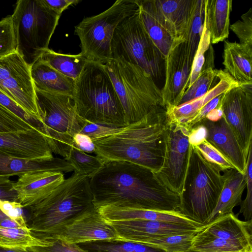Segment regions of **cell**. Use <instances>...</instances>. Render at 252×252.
Masks as SVG:
<instances>
[{"mask_svg":"<svg viewBox=\"0 0 252 252\" xmlns=\"http://www.w3.org/2000/svg\"><path fill=\"white\" fill-rule=\"evenodd\" d=\"M0 151L26 160L52 158L53 153L43 133L36 128L0 133Z\"/></svg>","mask_w":252,"mask_h":252,"instance_id":"cell-16","label":"cell"},{"mask_svg":"<svg viewBox=\"0 0 252 252\" xmlns=\"http://www.w3.org/2000/svg\"><path fill=\"white\" fill-rule=\"evenodd\" d=\"M96 209L111 206L158 211H179L180 195L169 189L155 173L125 161H111L90 178Z\"/></svg>","mask_w":252,"mask_h":252,"instance_id":"cell-1","label":"cell"},{"mask_svg":"<svg viewBox=\"0 0 252 252\" xmlns=\"http://www.w3.org/2000/svg\"><path fill=\"white\" fill-rule=\"evenodd\" d=\"M224 72V70L212 67L203 69L193 84L185 91L177 106L205 94L218 84Z\"/></svg>","mask_w":252,"mask_h":252,"instance_id":"cell-34","label":"cell"},{"mask_svg":"<svg viewBox=\"0 0 252 252\" xmlns=\"http://www.w3.org/2000/svg\"><path fill=\"white\" fill-rule=\"evenodd\" d=\"M73 146L89 154L95 153V145L92 139L81 133L74 135Z\"/></svg>","mask_w":252,"mask_h":252,"instance_id":"cell-50","label":"cell"},{"mask_svg":"<svg viewBox=\"0 0 252 252\" xmlns=\"http://www.w3.org/2000/svg\"><path fill=\"white\" fill-rule=\"evenodd\" d=\"M252 220H240L232 212L204 225L195 236L218 238L250 247H252Z\"/></svg>","mask_w":252,"mask_h":252,"instance_id":"cell-21","label":"cell"},{"mask_svg":"<svg viewBox=\"0 0 252 252\" xmlns=\"http://www.w3.org/2000/svg\"><path fill=\"white\" fill-rule=\"evenodd\" d=\"M0 104L8 110L43 133V126L41 122L30 115L19 105L0 90Z\"/></svg>","mask_w":252,"mask_h":252,"instance_id":"cell-45","label":"cell"},{"mask_svg":"<svg viewBox=\"0 0 252 252\" xmlns=\"http://www.w3.org/2000/svg\"><path fill=\"white\" fill-rule=\"evenodd\" d=\"M49 244L46 246H33L28 249L32 252H88L78 244L69 243L62 239L49 237Z\"/></svg>","mask_w":252,"mask_h":252,"instance_id":"cell-44","label":"cell"},{"mask_svg":"<svg viewBox=\"0 0 252 252\" xmlns=\"http://www.w3.org/2000/svg\"><path fill=\"white\" fill-rule=\"evenodd\" d=\"M224 181V174L208 162L191 144L187 172L180 194L179 212L205 225L214 209Z\"/></svg>","mask_w":252,"mask_h":252,"instance_id":"cell-6","label":"cell"},{"mask_svg":"<svg viewBox=\"0 0 252 252\" xmlns=\"http://www.w3.org/2000/svg\"><path fill=\"white\" fill-rule=\"evenodd\" d=\"M11 15L0 21V58L17 51Z\"/></svg>","mask_w":252,"mask_h":252,"instance_id":"cell-40","label":"cell"},{"mask_svg":"<svg viewBox=\"0 0 252 252\" xmlns=\"http://www.w3.org/2000/svg\"><path fill=\"white\" fill-rule=\"evenodd\" d=\"M209 163L220 169L221 172L235 169L233 165L216 148L204 137L190 142Z\"/></svg>","mask_w":252,"mask_h":252,"instance_id":"cell-39","label":"cell"},{"mask_svg":"<svg viewBox=\"0 0 252 252\" xmlns=\"http://www.w3.org/2000/svg\"><path fill=\"white\" fill-rule=\"evenodd\" d=\"M43 3L58 15H61L62 12L70 5L76 4L79 0H41Z\"/></svg>","mask_w":252,"mask_h":252,"instance_id":"cell-51","label":"cell"},{"mask_svg":"<svg viewBox=\"0 0 252 252\" xmlns=\"http://www.w3.org/2000/svg\"><path fill=\"white\" fill-rule=\"evenodd\" d=\"M0 90L42 124L31 66L17 51L0 58Z\"/></svg>","mask_w":252,"mask_h":252,"instance_id":"cell-11","label":"cell"},{"mask_svg":"<svg viewBox=\"0 0 252 252\" xmlns=\"http://www.w3.org/2000/svg\"><path fill=\"white\" fill-rule=\"evenodd\" d=\"M223 64L239 84L252 83V48L235 42L224 40Z\"/></svg>","mask_w":252,"mask_h":252,"instance_id":"cell-26","label":"cell"},{"mask_svg":"<svg viewBox=\"0 0 252 252\" xmlns=\"http://www.w3.org/2000/svg\"><path fill=\"white\" fill-rule=\"evenodd\" d=\"M23 208L18 202L0 199V209L22 228L30 229L24 215Z\"/></svg>","mask_w":252,"mask_h":252,"instance_id":"cell-47","label":"cell"},{"mask_svg":"<svg viewBox=\"0 0 252 252\" xmlns=\"http://www.w3.org/2000/svg\"><path fill=\"white\" fill-rule=\"evenodd\" d=\"M64 179L63 173L33 171L19 176L13 187L18 202L23 208H29L47 196Z\"/></svg>","mask_w":252,"mask_h":252,"instance_id":"cell-20","label":"cell"},{"mask_svg":"<svg viewBox=\"0 0 252 252\" xmlns=\"http://www.w3.org/2000/svg\"><path fill=\"white\" fill-rule=\"evenodd\" d=\"M231 0H205V17L211 43L224 41L229 35Z\"/></svg>","mask_w":252,"mask_h":252,"instance_id":"cell-28","label":"cell"},{"mask_svg":"<svg viewBox=\"0 0 252 252\" xmlns=\"http://www.w3.org/2000/svg\"><path fill=\"white\" fill-rule=\"evenodd\" d=\"M35 93L43 134L52 153L65 158L83 119L77 112L72 96L36 90Z\"/></svg>","mask_w":252,"mask_h":252,"instance_id":"cell-8","label":"cell"},{"mask_svg":"<svg viewBox=\"0 0 252 252\" xmlns=\"http://www.w3.org/2000/svg\"><path fill=\"white\" fill-rule=\"evenodd\" d=\"M241 19L230 28L239 39V43L252 48V8L243 14Z\"/></svg>","mask_w":252,"mask_h":252,"instance_id":"cell-42","label":"cell"},{"mask_svg":"<svg viewBox=\"0 0 252 252\" xmlns=\"http://www.w3.org/2000/svg\"><path fill=\"white\" fill-rule=\"evenodd\" d=\"M121 127L92 123L83 119L80 133L88 135L94 141L115 133Z\"/></svg>","mask_w":252,"mask_h":252,"instance_id":"cell-46","label":"cell"},{"mask_svg":"<svg viewBox=\"0 0 252 252\" xmlns=\"http://www.w3.org/2000/svg\"><path fill=\"white\" fill-rule=\"evenodd\" d=\"M198 126L203 129L206 140L220 151L235 169L244 173L248 157L223 116L206 118Z\"/></svg>","mask_w":252,"mask_h":252,"instance_id":"cell-18","label":"cell"},{"mask_svg":"<svg viewBox=\"0 0 252 252\" xmlns=\"http://www.w3.org/2000/svg\"><path fill=\"white\" fill-rule=\"evenodd\" d=\"M102 64L121 102L126 126L163 106L161 90L140 67L121 59H111Z\"/></svg>","mask_w":252,"mask_h":252,"instance_id":"cell-5","label":"cell"},{"mask_svg":"<svg viewBox=\"0 0 252 252\" xmlns=\"http://www.w3.org/2000/svg\"><path fill=\"white\" fill-rule=\"evenodd\" d=\"M72 96L83 119L118 127L126 126L121 102L102 64L88 62L75 81Z\"/></svg>","mask_w":252,"mask_h":252,"instance_id":"cell-4","label":"cell"},{"mask_svg":"<svg viewBox=\"0 0 252 252\" xmlns=\"http://www.w3.org/2000/svg\"><path fill=\"white\" fill-rule=\"evenodd\" d=\"M141 21L150 38L165 59L178 39L176 32L165 19L155 0H135Z\"/></svg>","mask_w":252,"mask_h":252,"instance_id":"cell-19","label":"cell"},{"mask_svg":"<svg viewBox=\"0 0 252 252\" xmlns=\"http://www.w3.org/2000/svg\"><path fill=\"white\" fill-rule=\"evenodd\" d=\"M214 55L213 49L211 45L210 32L204 17L203 30L193 58L187 89L193 84L203 69L208 67L214 68Z\"/></svg>","mask_w":252,"mask_h":252,"instance_id":"cell-33","label":"cell"},{"mask_svg":"<svg viewBox=\"0 0 252 252\" xmlns=\"http://www.w3.org/2000/svg\"><path fill=\"white\" fill-rule=\"evenodd\" d=\"M61 15L41 0H18L11 15L17 52L31 66L48 49Z\"/></svg>","mask_w":252,"mask_h":252,"instance_id":"cell-7","label":"cell"},{"mask_svg":"<svg viewBox=\"0 0 252 252\" xmlns=\"http://www.w3.org/2000/svg\"><path fill=\"white\" fill-rule=\"evenodd\" d=\"M223 94L224 93L215 97L210 100L198 112L192 119L183 126L187 127L189 130L191 131L195 128L203 120L207 118L209 115L215 111L220 109L221 108V102Z\"/></svg>","mask_w":252,"mask_h":252,"instance_id":"cell-48","label":"cell"},{"mask_svg":"<svg viewBox=\"0 0 252 252\" xmlns=\"http://www.w3.org/2000/svg\"><path fill=\"white\" fill-rule=\"evenodd\" d=\"M193 60L184 41L176 42L165 57V81L161 92L166 109L177 106L187 90Z\"/></svg>","mask_w":252,"mask_h":252,"instance_id":"cell-14","label":"cell"},{"mask_svg":"<svg viewBox=\"0 0 252 252\" xmlns=\"http://www.w3.org/2000/svg\"><path fill=\"white\" fill-rule=\"evenodd\" d=\"M111 51L112 59H121L136 65L153 79L161 75L164 59L146 31L139 8L117 27Z\"/></svg>","mask_w":252,"mask_h":252,"instance_id":"cell-9","label":"cell"},{"mask_svg":"<svg viewBox=\"0 0 252 252\" xmlns=\"http://www.w3.org/2000/svg\"><path fill=\"white\" fill-rule=\"evenodd\" d=\"M185 252H202V251L194 250L190 249ZM240 252H252V248L246 249L245 251Z\"/></svg>","mask_w":252,"mask_h":252,"instance_id":"cell-54","label":"cell"},{"mask_svg":"<svg viewBox=\"0 0 252 252\" xmlns=\"http://www.w3.org/2000/svg\"><path fill=\"white\" fill-rule=\"evenodd\" d=\"M204 11L205 0H196L184 38L187 48L193 58L197 50L203 30Z\"/></svg>","mask_w":252,"mask_h":252,"instance_id":"cell-35","label":"cell"},{"mask_svg":"<svg viewBox=\"0 0 252 252\" xmlns=\"http://www.w3.org/2000/svg\"><path fill=\"white\" fill-rule=\"evenodd\" d=\"M51 237L76 244L97 241L122 240L113 226L96 209L75 219Z\"/></svg>","mask_w":252,"mask_h":252,"instance_id":"cell-15","label":"cell"},{"mask_svg":"<svg viewBox=\"0 0 252 252\" xmlns=\"http://www.w3.org/2000/svg\"><path fill=\"white\" fill-rule=\"evenodd\" d=\"M222 115L248 157L252 145V83L239 84L224 93Z\"/></svg>","mask_w":252,"mask_h":252,"instance_id":"cell-13","label":"cell"},{"mask_svg":"<svg viewBox=\"0 0 252 252\" xmlns=\"http://www.w3.org/2000/svg\"><path fill=\"white\" fill-rule=\"evenodd\" d=\"M78 245L88 252H166L162 249L124 240L97 241Z\"/></svg>","mask_w":252,"mask_h":252,"instance_id":"cell-32","label":"cell"},{"mask_svg":"<svg viewBox=\"0 0 252 252\" xmlns=\"http://www.w3.org/2000/svg\"><path fill=\"white\" fill-rule=\"evenodd\" d=\"M73 167L74 171L90 178L96 173L104 163L97 156H92L72 146L64 158Z\"/></svg>","mask_w":252,"mask_h":252,"instance_id":"cell-36","label":"cell"},{"mask_svg":"<svg viewBox=\"0 0 252 252\" xmlns=\"http://www.w3.org/2000/svg\"><path fill=\"white\" fill-rule=\"evenodd\" d=\"M14 182L10 177L0 176V200L18 202L17 192L13 187Z\"/></svg>","mask_w":252,"mask_h":252,"instance_id":"cell-49","label":"cell"},{"mask_svg":"<svg viewBox=\"0 0 252 252\" xmlns=\"http://www.w3.org/2000/svg\"><path fill=\"white\" fill-rule=\"evenodd\" d=\"M107 221L113 226L122 240L137 243L152 237L195 234L203 227L139 220Z\"/></svg>","mask_w":252,"mask_h":252,"instance_id":"cell-17","label":"cell"},{"mask_svg":"<svg viewBox=\"0 0 252 252\" xmlns=\"http://www.w3.org/2000/svg\"><path fill=\"white\" fill-rule=\"evenodd\" d=\"M33 171H51L63 174L74 171L64 158L53 157L46 160H26L14 158L0 151V176H20Z\"/></svg>","mask_w":252,"mask_h":252,"instance_id":"cell-23","label":"cell"},{"mask_svg":"<svg viewBox=\"0 0 252 252\" xmlns=\"http://www.w3.org/2000/svg\"><path fill=\"white\" fill-rule=\"evenodd\" d=\"M191 133L184 126L169 122L163 161L155 172L171 191L180 195L187 172Z\"/></svg>","mask_w":252,"mask_h":252,"instance_id":"cell-12","label":"cell"},{"mask_svg":"<svg viewBox=\"0 0 252 252\" xmlns=\"http://www.w3.org/2000/svg\"><path fill=\"white\" fill-rule=\"evenodd\" d=\"M97 210L107 221L139 220L170 222L197 227L204 225L190 220L179 211H158L111 206L101 207Z\"/></svg>","mask_w":252,"mask_h":252,"instance_id":"cell-22","label":"cell"},{"mask_svg":"<svg viewBox=\"0 0 252 252\" xmlns=\"http://www.w3.org/2000/svg\"><path fill=\"white\" fill-rule=\"evenodd\" d=\"M0 252H32L28 249H20L4 247L0 246Z\"/></svg>","mask_w":252,"mask_h":252,"instance_id":"cell-53","label":"cell"},{"mask_svg":"<svg viewBox=\"0 0 252 252\" xmlns=\"http://www.w3.org/2000/svg\"><path fill=\"white\" fill-rule=\"evenodd\" d=\"M223 186L217 204L206 221V224L224 215L232 213L235 207L240 204L243 191L246 187L244 173L236 169L224 172Z\"/></svg>","mask_w":252,"mask_h":252,"instance_id":"cell-25","label":"cell"},{"mask_svg":"<svg viewBox=\"0 0 252 252\" xmlns=\"http://www.w3.org/2000/svg\"><path fill=\"white\" fill-rule=\"evenodd\" d=\"M0 227H21L18 223L9 218L0 209Z\"/></svg>","mask_w":252,"mask_h":252,"instance_id":"cell-52","label":"cell"},{"mask_svg":"<svg viewBox=\"0 0 252 252\" xmlns=\"http://www.w3.org/2000/svg\"><path fill=\"white\" fill-rule=\"evenodd\" d=\"M169 120L159 106L140 121L93 141L95 154L104 163L125 161L159 171L163 161Z\"/></svg>","mask_w":252,"mask_h":252,"instance_id":"cell-2","label":"cell"},{"mask_svg":"<svg viewBox=\"0 0 252 252\" xmlns=\"http://www.w3.org/2000/svg\"><path fill=\"white\" fill-rule=\"evenodd\" d=\"M239 85L238 82L224 71L218 84L204 95L180 105L166 109L169 122L186 125L212 99Z\"/></svg>","mask_w":252,"mask_h":252,"instance_id":"cell-24","label":"cell"},{"mask_svg":"<svg viewBox=\"0 0 252 252\" xmlns=\"http://www.w3.org/2000/svg\"><path fill=\"white\" fill-rule=\"evenodd\" d=\"M49 242L34 235L30 229L0 227V246L4 247L28 249L33 246H46Z\"/></svg>","mask_w":252,"mask_h":252,"instance_id":"cell-31","label":"cell"},{"mask_svg":"<svg viewBox=\"0 0 252 252\" xmlns=\"http://www.w3.org/2000/svg\"><path fill=\"white\" fill-rule=\"evenodd\" d=\"M161 13L184 41L196 0H155Z\"/></svg>","mask_w":252,"mask_h":252,"instance_id":"cell-29","label":"cell"},{"mask_svg":"<svg viewBox=\"0 0 252 252\" xmlns=\"http://www.w3.org/2000/svg\"><path fill=\"white\" fill-rule=\"evenodd\" d=\"M39 60L75 81L89 62L81 53L76 55L64 54L49 48L44 51Z\"/></svg>","mask_w":252,"mask_h":252,"instance_id":"cell-30","label":"cell"},{"mask_svg":"<svg viewBox=\"0 0 252 252\" xmlns=\"http://www.w3.org/2000/svg\"><path fill=\"white\" fill-rule=\"evenodd\" d=\"M35 128L0 104V133Z\"/></svg>","mask_w":252,"mask_h":252,"instance_id":"cell-41","label":"cell"},{"mask_svg":"<svg viewBox=\"0 0 252 252\" xmlns=\"http://www.w3.org/2000/svg\"><path fill=\"white\" fill-rule=\"evenodd\" d=\"M138 8L135 0H117L102 13L84 18L75 27L80 53L88 61L101 64L111 60V43L115 30Z\"/></svg>","mask_w":252,"mask_h":252,"instance_id":"cell-10","label":"cell"},{"mask_svg":"<svg viewBox=\"0 0 252 252\" xmlns=\"http://www.w3.org/2000/svg\"><path fill=\"white\" fill-rule=\"evenodd\" d=\"M247 194L240 203L239 213L242 214L246 221L252 220V145L250 146L245 170Z\"/></svg>","mask_w":252,"mask_h":252,"instance_id":"cell-43","label":"cell"},{"mask_svg":"<svg viewBox=\"0 0 252 252\" xmlns=\"http://www.w3.org/2000/svg\"><path fill=\"white\" fill-rule=\"evenodd\" d=\"M35 89L73 96L75 81L61 74L39 59L31 67Z\"/></svg>","mask_w":252,"mask_h":252,"instance_id":"cell-27","label":"cell"},{"mask_svg":"<svg viewBox=\"0 0 252 252\" xmlns=\"http://www.w3.org/2000/svg\"><path fill=\"white\" fill-rule=\"evenodd\" d=\"M29 208L32 232L41 239L51 237L95 209L90 178L74 172L47 196Z\"/></svg>","mask_w":252,"mask_h":252,"instance_id":"cell-3","label":"cell"},{"mask_svg":"<svg viewBox=\"0 0 252 252\" xmlns=\"http://www.w3.org/2000/svg\"><path fill=\"white\" fill-rule=\"evenodd\" d=\"M237 242L220 238L195 236L191 249L202 252H240L251 248Z\"/></svg>","mask_w":252,"mask_h":252,"instance_id":"cell-38","label":"cell"},{"mask_svg":"<svg viewBox=\"0 0 252 252\" xmlns=\"http://www.w3.org/2000/svg\"><path fill=\"white\" fill-rule=\"evenodd\" d=\"M197 233L152 237L139 243L162 249L166 252H185L191 248L194 237Z\"/></svg>","mask_w":252,"mask_h":252,"instance_id":"cell-37","label":"cell"}]
</instances>
